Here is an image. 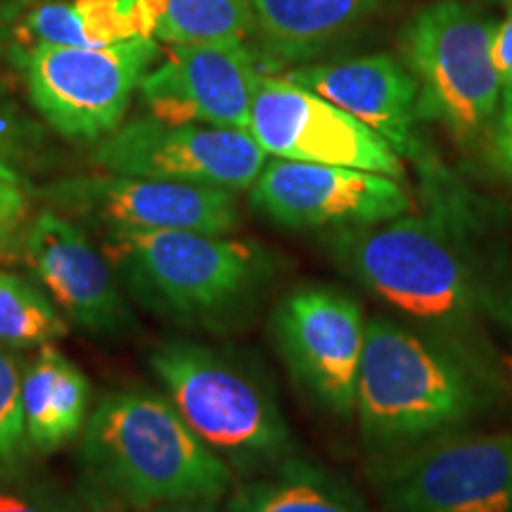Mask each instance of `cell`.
Instances as JSON below:
<instances>
[{
	"label": "cell",
	"instance_id": "26",
	"mask_svg": "<svg viewBox=\"0 0 512 512\" xmlns=\"http://www.w3.org/2000/svg\"><path fill=\"white\" fill-rule=\"evenodd\" d=\"M31 185L0 169V245L10 242L29 223Z\"/></svg>",
	"mask_w": 512,
	"mask_h": 512
},
{
	"label": "cell",
	"instance_id": "29",
	"mask_svg": "<svg viewBox=\"0 0 512 512\" xmlns=\"http://www.w3.org/2000/svg\"><path fill=\"white\" fill-rule=\"evenodd\" d=\"M152 512H230V510L216 508L214 501H185V503L159 505V508H155Z\"/></svg>",
	"mask_w": 512,
	"mask_h": 512
},
{
	"label": "cell",
	"instance_id": "1",
	"mask_svg": "<svg viewBox=\"0 0 512 512\" xmlns=\"http://www.w3.org/2000/svg\"><path fill=\"white\" fill-rule=\"evenodd\" d=\"M498 384L482 349L401 318H368L354 411L366 451L380 463L470 430Z\"/></svg>",
	"mask_w": 512,
	"mask_h": 512
},
{
	"label": "cell",
	"instance_id": "13",
	"mask_svg": "<svg viewBox=\"0 0 512 512\" xmlns=\"http://www.w3.org/2000/svg\"><path fill=\"white\" fill-rule=\"evenodd\" d=\"M249 202L278 226L332 233L377 226L411 211V195L396 178L278 157L264 164Z\"/></svg>",
	"mask_w": 512,
	"mask_h": 512
},
{
	"label": "cell",
	"instance_id": "16",
	"mask_svg": "<svg viewBox=\"0 0 512 512\" xmlns=\"http://www.w3.org/2000/svg\"><path fill=\"white\" fill-rule=\"evenodd\" d=\"M287 79L309 88L377 133L401 159L437 178L434 159L418 133V83L411 69L389 55L339 62H309L287 69Z\"/></svg>",
	"mask_w": 512,
	"mask_h": 512
},
{
	"label": "cell",
	"instance_id": "20",
	"mask_svg": "<svg viewBox=\"0 0 512 512\" xmlns=\"http://www.w3.org/2000/svg\"><path fill=\"white\" fill-rule=\"evenodd\" d=\"M230 512H366L349 484L325 467L290 456L261 477L242 484Z\"/></svg>",
	"mask_w": 512,
	"mask_h": 512
},
{
	"label": "cell",
	"instance_id": "4",
	"mask_svg": "<svg viewBox=\"0 0 512 512\" xmlns=\"http://www.w3.org/2000/svg\"><path fill=\"white\" fill-rule=\"evenodd\" d=\"M105 256L140 306L207 330L245 320L278 273L266 247L197 230H112Z\"/></svg>",
	"mask_w": 512,
	"mask_h": 512
},
{
	"label": "cell",
	"instance_id": "6",
	"mask_svg": "<svg viewBox=\"0 0 512 512\" xmlns=\"http://www.w3.org/2000/svg\"><path fill=\"white\" fill-rule=\"evenodd\" d=\"M491 34L494 22L465 0H434L403 34L420 121L444 126L463 143L489 133L501 107Z\"/></svg>",
	"mask_w": 512,
	"mask_h": 512
},
{
	"label": "cell",
	"instance_id": "7",
	"mask_svg": "<svg viewBox=\"0 0 512 512\" xmlns=\"http://www.w3.org/2000/svg\"><path fill=\"white\" fill-rule=\"evenodd\" d=\"M162 57L157 38L100 48L36 43L17 55L34 110L76 143L110 136L124 117L140 81Z\"/></svg>",
	"mask_w": 512,
	"mask_h": 512
},
{
	"label": "cell",
	"instance_id": "2",
	"mask_svg": "<svg viewBox=\"0 0 512 512\" xmlns=\"http://www.w3.org/2000/svg\"><path fill=\"white\" fill-rule=\"evenodd\" d=\"M81 501L93 512L219 501L233 470L185 425L164 394L119 389L88 415L76 451Z\"/></svg>",
	"mask_w": 512,
	"mask_h": 512
},
{
	"label": "cell",
	"instance_id": "11",
	"mask_svg": "<svg viewBox=\"0 0 512 512\" xmlns=\"http://www.w3.org/2000/svg\"><path fill=\"white\" fill-rule=\"evenodd\" d=\"M273 337L294 382L323 411L351 418L366 344L361 304L337 287H299L275 306Z\"/></svg>",
	"mask_w": 512,
	"mask_h": 512
},
{
	"label": "cell",
	"instance_id": "9",
	"mask_svg": "<svg viewBox=\"0 0 512 512\" xmlns=\"http://www.w3.org/2000/svg\"><path fill=\"white\" fill-rule=\"evenodd\" d=\"M240 128L169 124L152 114L121 124L95 147L93 162L107 174L249 190L268 162Z\"/></svg>",
	"mask_w": 512,
	"mask_h": 512
},
{
	"label": "cell",
	"instance_id": "28",
	"mask_svg": "<svg viewBox=\"0 0 512 512\" xmlns=\"http://www.w3.org/2000/svg\"><path fill=\"white\" fill-rule=\"evenodd\" d=\"M491 62H494L498 83L503 91L512 88V5L505 8L503 22L494 24L491 34Z\"/></svg>",
	"mask_w": 512,
	"mask_h": 512
},
{
	"label": "cell",
	"instance_id": "8",
	"mask_svg": "<svg viewBox=\"0 0 512 512\" xmlns=\"http://www.w3.org/2000/svg\"><path fill=\"white\" fill-rule=\"evenodd\" d=\"M384 512H512V434L456 432L370 470Z\"/></svg>",
	"mask_w": 512,
	"mask_h": 512
},
{
	"label": "cell",
	"instance_id": "21",
	"mask_svg": "<svg viewBox=\"0 0 512 512\" xmlns=\"http://www.w3.org/2000/svg\"><path fill=\"white\" fill-rule=\"evenodd\" d=\"M252 31V0H162L155 38L166 46L247 43Z\"/></svg>",
	"mask_w": 512,
	"mask_h": 512
},
{
	"label": "cell",
	"instance_id": "27",
	"mask_svg": "<svg viewBox=\"0 0 512 512\" xmlns=\"http://www.w3.org/2000/svg\"><path fill=\"white\" fill-rule=\"evenodd\" d=\"M491 136V159L505 176L512 178V88L503 91L501 107L489 131Z\"/></svg>",
	"mask_w": 512,
	"mask_h": 512
},
{
	"label": "cell",
	"instance_id": "30",
	"mask_svg": "<svg viewBox=\"0 0 512 512\" xmlns=\"http://www.w3.org/2000/svg\"><path fill=\"white\" fill-rule=\"evenodd\" d=\"M496 3H501L503 8H510V5H512V0H496Z\"/></svg>",
	"mask_w": 512,
	"mask_h": 512
},
{
	"label": "cell",
	"instance_id": "24",
	"mask_svg": "<svg viewBox=\"0 0 512 512\" xmlns=\"http://www.w3.org/2000/svg\"><path fill=\"white\" fill-rule=\"evenodd\" d=\"M43 147V131L0 86V169L29 183V169Z\"/></svg>",
	"mask_w": 512,
	"mask_h": 512
},
{
	"label": "cell",
	"instance_id": "25",
	"mask_svg": "<svg viewBox=\"0 0 512 512\" xmlns=\"http://www.w3.org/2000/svg\"><path fill=\"white\" fill-rule=\"evenodd\" d=\"M24 370L12 349L0 347V465L17 463L29 453L22 415Z\"/></svg>",
	"mask_w": 512,
	"mask_h": 512
},
{
	"label": "cell",
	"instance_id": "22",
	"mask_svg": "<svg viewBox=\"0 0 512 512\" xmlns=\"http://www.w3.org/2000/svg\"><path fill=\"white\" fill-rule=\"evenodd\" d=\"M67 335V318L41 285L0 271V347L43 349Z\"/></svg>",
	"mask_w": 512,
	"mask_h": 512
},
{
	"label": "cell",
	"instance_id": "5",
	"mask_svg": "<svg viewBox=\"0 0 512 512\" xmlns=\"http://www.w3.org/2000/svg\"><path fill=\"white\" fill-rule=\"evenodd\" d=\"M150 368L185 425L230 470L266 472L294 453V437L264 370L228 349L169 339Z\"/></svg>",
	"mask_w": 512,
	"mask_h": 512
},
{
	"label": "cell",
	"instance_id": "14",
	"mask_svg": "<svg viewBox=\"0 0 512 512\" xmlns=\"http://www.w3.org/2000/svg\"><path fill=\"white\" fill-rule=\"evenodd\" d=\"M261 69L247 43L169 46L143 76L140 102L169 124L249 128L254 86Z\"/></svg>",
	"mask_w": 512,
	"mask_h": 512
},
{
	"label": "cell",
	"instance_id": "17",
	"mask_svg": "<svg viewBox=\"0 0 512 512\" xmlns=\"http://www.w3.org/2000/svg\"><path fill=\"white\" fill-rule=\"evenodd\" d=\"M380 0H252L254 55L268 69L328 53L373 15Z\"/></svg>",
	"mask_w": 512,
	"mask_h": 512
},
{
	"label": "cell",
	"instance_id": "12",
	"mask_svg": "<svg viewBox=\"0 0 512 512\" xmlns=\"http://www.w3.org/2000/svg\"><path fill=\"white\" fill-rule=\"evenodd\" d=\"M38 195L64 216L112 230H197L228 235L238 228L235 192L209 185L157 181L140 176H72Z\"/></svg>",
	"mask_w": 512,
	"mask_h": 512
},
{
	"label": "cell",
	"instance_id": "15",
	"mask_svg": "<svg viewBox=\"0 0 512 512\" xmlns=\"http://www.w3.org/2000/svg\"><path fill=\"white\" fill-rule=\"evenodd\" d=\"M22 233L24 261L64 318L95 337H121L136 328L110 259L69 216L43 209Z\"/></svg>",
	"mask_w": 512,
	"mask_h": 512
},
{
	"label": "cell",
	"instance_id": "3",
	"mask_svg": "<svg viewBox=\"0 0 512 512\" xmlns=\"http://www.w3.org/2000/svg\"><path fill=\"white\" fill-rule=\"evenodd\" d=\"M337 266L418 328L479 349L486 290L446 216H399L339 230L330 240Z\"/></svg>",
	"mask_w": 512,
	"mask_h": 512
},
{
	"label": "cell",
	"instance_id": "10",
	"mask_svg": "<svg viewBox=\"0 0 512 512\" xmlns=\"http://www.w3.org/2000/svg\"><path fill=\"white\" fill-rule=\"evenodd\" d=\"M247 131L271 157L403 178L401 157L377 133L287 76L259 74Z\"/></svg>",
	"mask_w": 512,
	"mask_h": 512
},
{
	"label": "cell",
	"instance_id": "23",
	"mask_svg": "<svg viewBox=\"0 0 512 512\" xmlns=\"http://www.w3.org/2000/svg\"><path fill=\"white\" fill-rule=\"evenodd\" d=\"M0 512H88L86 503L31 470L27 460L0 465Z\"/></svg>",
	"mask_w": 512,
	"mask_h": 512
},
{
	"label": "cell",
	"instance_id": "19",
	"mask_svg": "<svg viewBox=\"0 0 512 512\" xmlns=\"http://www.w3.org/2000/svg\"><path fill=\"white\" fill-rule=\"evenodd\" d=\"M22 415L29 448L53 453L81 437L91 415V384L53 344L24 370Z\"/></svg>",
	"mask_w": 512,
	"mask_h": 512
},
{
	"label": "cell",
	"instance_id": "18",
	"mask_svg": "<svg viewBox=\"0 0 512 512\" xmlns=\"http://www.w3.org/2000/svg\"><path fill=\"white\" fill-rule=\"evenodd\" d=\"M162 0H53L31 8L22 34L36 43L100 48L155 38Z\"/></svg>",
	"mask_w": 512,
	"mask_h": 512
}]
</instances>
